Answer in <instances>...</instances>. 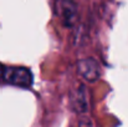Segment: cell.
<instances>
[{
    "label": "cell",
    "instance_id": "3957f363",
    "mask_svg": "<svg viewBox=\"0 0 128 127\" xmlns=\"http://www.w3.org/2000/svg\"><path fill=\"white\" fill-rule=\"evenodd\" d=\"M61 9H62V19L64 23L66 25H72L75 23V18H76V6L72 1L70 0H64L61 4Z\"/></svg>",
    "mask_w": 128,
    "mask_h": 127
},
{
    "label": "cell",
    "instance_id": "5b68a950",
    "mask_svg": "<svg viewBox=\"0 0 128 127\" xmlns=\"http://www.w3.org/2000/svg\"><path fill=\"white\" fill-rule=\"evenodd\" d=\"M1 75H2V66L0 65V79H1Z\"/></svg>",
    "mask_w": 128,
    "mask_h": 127
},
{
    "label": "cell",
    "instance_id": "277c9868",
    "mask_svg": "<svg viewBox=\"0 0 128 127\" xmlns=\"http://www.w3.org/2000/svg\"><path fill=\"white\" fill-rule=\"evenodd\" d=\"M72 103H74V107L78 111V112H85L88 108V97H87V92L84 88V86H81L77 92H76V96L72 97Z\"/></svg>",
    "mask_w": 128,
    "mask_h": 127
},
{
    "label": "cell",
    "instance_id": "6da1fadb",
    "mask_svg": "<svg viewBox=\"0 0 128 127\" xmlns=\"http://www.w3.org/2000/svg\"><path fill=\"white\" fill-rule=\"evenodd\" d=\"M1 79L19 87H30L32 84V74L26 67H5L2 69Z\"/></svg>",
    "mask_w": 128,
    "mask_h": 127
},
{
    "label": "cell",
    "instance_id": "7a4b0ae2",
    "mask_svg": "<svg viewBox=\"0 0 128 127\" xmlns=\"http://www.w3.org/2000/svg\"><path fill=\"white\" fill-rule=\"evenodd\" d=\"M77 69H78L80 75L87 81H96L101 75L100 64L92 57H87L78 61Z\"/></svg>",
    "mask_w": 128,
    "mask_h": 127
}]
</instances>
